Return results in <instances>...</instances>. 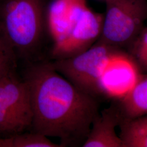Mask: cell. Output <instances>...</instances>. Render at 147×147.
Wrapping results in <instances>:
<instances>
[{
    "instance_id": "cell-1",
    "label": "cell",
    "mask_w": 147,
    "mask_h": 147,
    "mask_svg": "<svg viewBox=\"0 0 147 147\" xmlns=\"http://www.w3.org/2000/svg\"><path fill=\"white\" fill-rule=\"evenodd\" d=\"M22 78L30 94V131L58 138L61 147H82L100 112L98 98L77 88L48 61L27 63Z\"/></svg>"
},
{
    "instance_id": "cell-2",
    "label": "cell",
    "mask_w": 147,
    "mask_h": 147,
    "mask_svg": "<svg viewBox=\"0 0 147 147\" xmlns=\"http://www.w3.org/2000/svg\"><path fill=\"white\" fill-rule=\"evenodd\" d=\"M45 0H0V30L17 57L38 61L47 30Z\"/></svg>"
},
{
    "instance_id": "cell-3",
    "label": "cell",
    "mask_w": 147,
    "mask_h": 147,
    "mask_svg": "<svg viewBox=\"0 0 147 147\" xmlns=\"http://www.w3.org/2000/svg\"><path fill=\"white\" fill-rule=\"evenodd\" d=\"M121 49L96 41L82 53L48 62L77 88L98 98L104 95L101 79L104 72L113 59L125 53Z\"/></svg>"
},
{
    "instance_id": "cell-4",
    "label": "cell",
    "mask_w": 147,
    "mask_h": 147,
    "mask_svg": "<svg viewBox=\"0 0 147 147\" xmlns=\"http://www.w3.org/2000/svg\"><path fill=\"white\" fill-rule=\"evenodd\" d=\"M98 42L121 49L130 46L147 19V0H107Z\"/></svg>"
},
{
    "instance_id": "cell-5",
    "label": "cell",
    "mask_w": 147,
    "mask_h": 147,
    "mask_svg": "<svg viewBox=\"0 0 147 147\" xmlns=\"http://www.w3.org/2000/svg\"><path fill=\"white\" fill-rule=\"evenodd\" d=\"M32 110L30 91L16 72L0 79V135L31 130Z\"/></svg>"
},
{
    "instance_id": "cell-6",
    "label": "cell",
    "mask_w": 147,
    "mask_h": 147,
    "mask_svg": "<svg viewBox=\"0 0 147 147\" xmlns=\"http://www.w3.org/2000/svg\"><path fill=\"white\" fill-rule=\"evenodd\" d=\"M88 8L87 0H53L51 3L47 11V24L54 53L65 42Z\"/></svg>"
},
{
    "instance_id": "cell-7",
    "label": "cell",
    "mask_w": 147,
    "mask_h": 147,
    "mask_svg": "<svg viewBox=\"0 0 147 147\" xmlns=\"http://www.w3.org/2000/svg\"><path fill=\"white\" fill-rule=\"evenodd\" d=\"M103 21V16L88 8L67 40L55 53L61 55L59 58H65L89 49L100 37Z\"/></svg>"
},
{
    "instance_id": "cell-8",
    "label": "cell",
    "mask_w": 147,
    "mask_h": 147,
    "mask_svg": "<svg viewBox=\"0 0 147 147\" xmlns=\"http://www.w3.org/2000/svg\"><path fill=\"white\" fill-rule=\"evenodd\" d=\"M121 120L119 112L115 107L103 110L93 121L82 147H123L122 140L116 131Z\"/></svg>"
},
{
    "instance_id": "cell-9",
    "label": "cell",
    "mask_w": 147,
    "mask_h": 147,
    "mask_svg": "<svg viewBox=\"0 0 147 147\" xmlns=\"http://www.w3.org/2000/svg\"><path fill=\"white\" fill-rule=\"evenodd\" d=\"M118 111L121 119L147 115V74H140L131 87L120 96Z\"/></svg>"
},
{
    "instance_id": "cell-10",
    "label": "cell",
    "mask_w": 147,
    "mask_h": 147,
    "mask_svg": "<svg viewBox=\"0 0 147 147\" xmlns=\"http://www.w3.org/2000/svg\"><path fill=\"white\" fill-rule=\"evenodd\" d=\"M119 126L123 147H147V115L122 119Z\"/></svg>"
},
{
    "instance_id": "cell-11",
    "label": "cell",
    "mask_w": 147,
    "mask_h": 147,
    "mask_svg": "<svg viewBox=\"0 0 147 147\" xmlns=\"http://www.w3.org/2000/svg\"><path fill=\"white\" fill-rule=\"evenodd\" d=\"M0 147H61L47 137L37 132H24L9 136L0 137Z\"/></svg>"
},
{
    "instance_id": "cell-12",
    "label": "cell",
    "mask_w": 147,
    "mask_h": 147,
    "mask_svg": "<svg viewBox=\"0 0 147 147\" xmlns=\"http://www.w3.org/2000/svg\"><path fill=\"white\" fill-rule=\"evenodd\" d=\"M130 46L129 55L138 73L147 74V28L143 29Z\"/></svg>"
},
{
    "instance_id": "cell-13",
    "label": "cell",
    "mask_w": 147,
    "mask_h": 147,
    "mask_svg": "<svg viewBox=\"0 0 147 147\" xmlns=\"http://www.w3.org/2000/svg\"><path fill=\"white\" fill-rule=\"evenodd\" d=\"M18 59L13 48L0 30V79L16 72Z\"/></svg>"
}]
</instances>
